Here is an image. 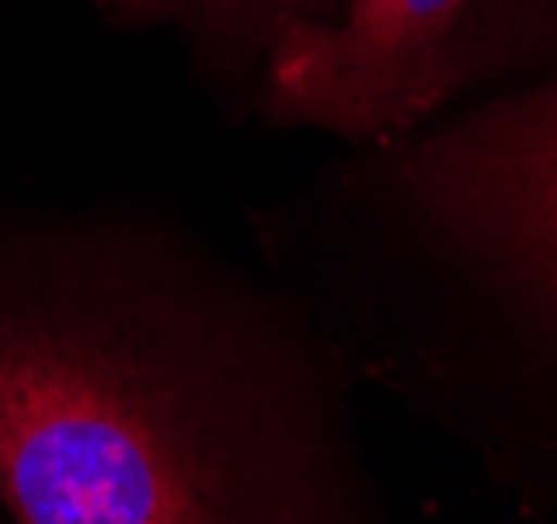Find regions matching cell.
Returning <instances> with one entry per match:
<instances>
[{
  "label": "cell",
  "mask_w": 557,
  "mask_h": 524,
  "mask_svg": "<svg viewBox=\"0 0 557 524\" xmlns=\"http://www.w3.org/2000/svg\"><path fill=\"white\" fill-rule=\"evenodd\" d=\"M319 512L117 215L0 206V516L206 524Z\"/></svg>",
  "instance_id": "cell-1"
},
{
  "label": "cell",
  "mask_w": 557,
  "mask_h": 524,
  "mask_svg": "<svg viewBox=\"0 0 557 524\" xmlns=\"http://www.w3.org/2000/svg\"><path fill=\"white\" fill-rule=\"evenodd\" d=\"M394 181L428 231L557 303V88L411 143Z\"/></svg>",
  "instance_id": "cell-2"
},
{
  "label": "cell",
  "mask_w": 557,
  "mask_h": 524,
  "mask_svg": "<svg viewBox=\"0 0 557 524\" xmlns=\"http://www.w3.org/2000/svg\"><path fill=\"white\" fill-rule=\"evenodd\" d=\"M470 0H348L344 17L273 38L264 106L277 122L344 138H398L457 84V26Z\"/></svg>",
  "instance_id": "cell-3"
},
{
  "label": "cell",
  "mask_w": 557,
  "mask_h": 524,
  "mask_svg": "<svg viewBox=\"0 0 557 524\" xmlns=\"http://www.w3.org/2000/svg\"><path fill=\"white\" fill-rule=\"evenodd\" d=\"M339 0H210L194 22L197 47L219 63L264 56L285 26L310 17H335Z\"/></svg>",
  "instance_id": "cell-4"
},
{
  "label": "cell",
  "mask_w": 557,
  "mask_h": 524,
  "mask_svg": "<svg viewBox=\"0 0 557 524\" xmlns=\"http://www.w3.org/2000/svg\"><path fill=\"white\" fill-rule=\"evenodd\" d=\"M101 13L110 17L113 26L139 29V26H194L197 17L210 9V0H97Z\"/></svg>",
  "instance_id": "cell-5"
}]
</instances>
